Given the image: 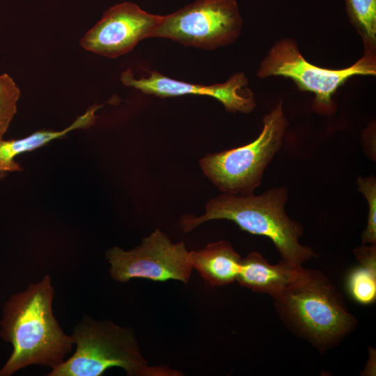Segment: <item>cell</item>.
I'll return each mask as SVG.
<instances>
[{"label":"cell","mask_w":376,"mask_h":376,"mask_svg":"<svg viewBox=\"0 0 376 376\" xmlns=\"http://www.w3.org/2000/svg\"><path fill=\"white\" fill-rule=\"evenodd\" d=\"M54 297L51 278L45 275L7 301L0 322V336L11 343L13 351L0 369V376H10L33 364L54 369L71 352L74 340L54 315Z\"/></svg>","instance_id":"1"},{"label":"cell","mask_w":376,"mask_h":376,"mask_svg":"<svg viewBox=\"0 0 376 376\" xmlns=\"http://www.w3.org/2000/svg\"><path fill=\"white\" fill-rule=\"evenodd\" d=\"M288 196V189L284 187L271 188L261 195L224 193L208 201L203 214L182 216L180 226L188 233L210 220L227 219L251 234L268 237L281 260L295 267H303L317 254L300 243L303 228L286 213Z\"/></svg>","instance_id":"2"},{"label":"cell","mask_w":376,"mask_h":376,"mask_svg":"<svg viewBox=\"0 0 376 376\" xmlns=\"http://www.w3.org/2000/svg\"><path fill=\"white\" fill-rule=\"evenodd\" d=\"M273 299L287 327L322 352L340 343L357 324L342 295L317 269L304 268L299 278Z\"/></svg>","instance_id":"3"},{"label":"cell","mask_w":376,"mask_h":376,"mask_svg":"<svg viewBox=\"0 0 376 376\" xmlns=\"http://www.w3.org/2000/svg\"><path fill=\"white\" fill-rule=\"evenodd\" d=\"M75 353L49 372L48 376H100L118 367L129 376H180L167 366H152L142 354L132 329L109 320L84 316L72 334Z\"/></svg>","instance_id":"4"},{"label":"cell","mask_w":376,"mask_h":376,"mask_svg":"<svg viewBox=\"0 0 376 376\" xmlns=\"http://www.w3.org/2000/svg\"><path fill=\"white\" fill-rule=\"evenodd\" d=\"M263 123L260 134L252 142L207 154L200 159L204 174L224 193L251 195L260 186L266 168L283 143L287 129L281 100L264 116Z\"/></svg>","instance_id":"5"},{"label":"cell","mask_w":376,"mask_h":376,"mask_svg":"<svg viewBox=\"0 0 376 376\" xmlns=\"http://www.w3.org/2000/svg\"><path fill=\"white\" fill-rule=\"evenodd\" d=\"M257 75L263 79L273 76L290 79L300 91L315 95L312 102L314 112L331 116L336 111L333 95L350 78L376 75V56L363 54L347 68H324L306 60L294 39L283 38L268 50Z\"/></svg>","instance_id":"6"},{"label":"cell","mask_w":376,"mask_h":376,"mask_svg":"<svg viewBox=\"0 0 376 376\" xmlns=\"http://www.w3.org/2000/svg\"><path fill=\"white\" fill-rule=\"evenodd\" d=\"M242 26L235 0H196L163 16L152 37L212 49L233 42L240 36Z\"/></svg>","instance_id":"7"},{"label":"cell","mask_w":376,"mask_h":376,"mask_svg":"<svg viewBox=\"0 0 376 376\" xmlns=\"http://www.w3.org/2000/svg\"><path fill=\"white\" fill-rule=\"evenodd\" d=\"M111 277L119 282L133 279L154 281L175 280L187 283L192 266L184 242L173 243L159 229L142 239L136 247L125 251L113 246L107 250Z\"/></svg>","instance_id":"8"},{"label":"cell","mask_w":376,"mask_h":376,"mask_svg":"<svg viewBox=\"0 0 376 376\" xmlns=\"http://www.w3.org/2000/svg\"><path fill=\"white\" fill-rule=\"evenodd\" d=\"M163 16L148 13L136 4L124 2L109 8L79 41L83 49L110 58L132 51L142 40L152 38Z\"/></svg>","instance_id":"9"},{"label":"cell","mask_w":376,"mask_h":376,"mask_svg":"<svg viewBox=\"0 0 376 376\" xmlns=\"http://www.w3.org/2000/svg\"><path fill=\"white\" fill-rule=\"evenodd\" d=\"M149 73L148 77L136 79L132 70L128 68L121 73L120 81L126 86L161 97L184 95L210 96L219 101L227 111L231 112L247 113L256 107L253 94L248 87L249 80L243 72L233 75L224 83L208 86L175 80L157 71Z\"/></svg>","instance_id":"10"},{"label":"cell","mask_w":376,"mask_h":376,"mask_svg":"<svg viewBox=\"0 0 376 376\" xmlns=\"http://www.w3.org/2000/svg\"><path fill=\"white\" fill-rule=\"evenodd\" d=\"M303 269V267L293 266L283 260L272 265L259 253L252 251L242 258L236 281L241 286L274 298L295 281Z\"/></svg>","instance_id":"11"},{"label":"cell","mask_w":376,"mask_h":376,"mask_svg":"<svg viewBox=\"0 0 376 376\" xmlns=\"http://www.w3.org/2000/svg\"><path fill=\"white\" fill-rule=\"evenodd\" d=\"M190 263L210 285L222 286L236 281L242 258L227 241L208 244L205 248L189 251Z\"/></svg>","instance_id":"12"},{"label":"cell","mask_w":376,"mask_h":376,"mask_svg":"<svg viewBox=\"0 0 376 376\" xmlns=\"http://www.w3.org/2000/svg\"><path fill=\"white\" fill-rule=\"evenodd\" d=\"M102 107L93 105L89 107L70 126L61 131L40 130L21 139L0 140V180L8 173L22 171V168L15 160L17 155L42 147L54 139L63 137L70 131L90 127L95 122V111Z\"/></svg>","instance_id":"13"},{"label":"cell","mask_w":376,"mask_h":376,"mask_svg":"<svg viewBox=\"0 0 376 376\" xmlns=\"http://www.w3.org/2000/svg\"><path fill=\"white\" fill-rule=\"evenodd\" d=\"M347 17L363 45V54L376 56V0H345Z\"/></svg>","instance_id":"14"},{"label":"cell","mask_w":376,"mask_h":376,"mask_svg":"<svg viewBox=\"0 0 376 376\" xmlns=\"http://www.w3.org/2000/svg\"><path fill=\"white\" fill-rule=\"evenodd\" d=\"M347 287L350 296L361 304H370L376 299V269L361 265L349 274Z\"/></svg>","instance_id":"15"},{"label":"cell","mask_w":376,"mask_h":376,"mask_svg":"<svg viewBox=\"0 0 376 376\" xmlns=\"http://www.w3.org/2000/svg\"><path fill=\"white\" fill-rule=\"evenodd\" d=\"M20 97V90L13 79L6 73L0 75V140L13 119Z\"/></svg>","instance_id":"16"},{"label":"cell","mask_w":376,"mask_h":376,"mask_svg":"<svg viewBox=\"0 0 376 376\" xmlns=\"http://www.w3.org/2000/svg\"><path fill=\"white\" fill-rule=\"evenodd\" d=\"M357 183L368 204L367 226L361 241L363 244H376V180L375 176L359 177Z\"/></svg>","instance_id":"17"}]
</instances>
